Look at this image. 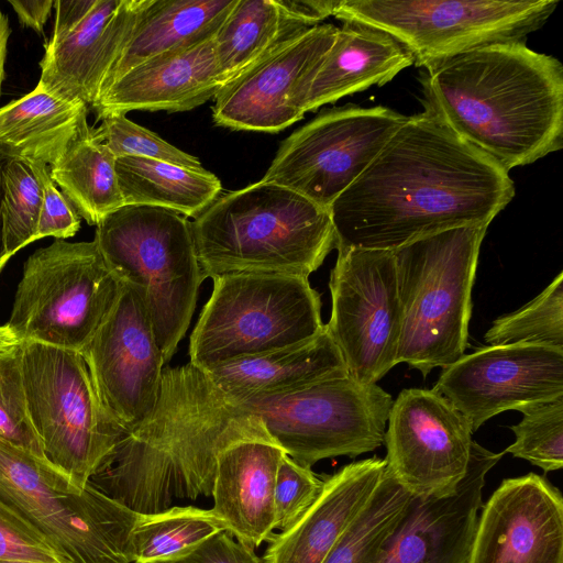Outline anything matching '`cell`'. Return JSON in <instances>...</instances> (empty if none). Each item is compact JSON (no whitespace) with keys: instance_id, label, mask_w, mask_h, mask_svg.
<instances>
[{"instance_id":"obj_1","label":"cell","mask_w":563,"mask_h":563,"mask_svg":"<svg viewBox=\"0 0 563 563\" xmlns=\"http://www.w3.org/2000/svg\"><path fill=\"white\" fill-rule=\"evenodd\" d=\"M514 196L509 172L424 109L331 206L335 249L394 251L446 230L489 225Z\"/></svg>"},{"instance_id":"obj_2","label":"cell","mask_w":563,"mask_h":563,"mask_svg":"<svg viewBox=\"0 0 563 563\" xmlns=\"http://www.w3.org/2000/svg\"><path fill=\"white\" fill-rule=\"evenodd\" d=\"M243 439L274 442L191 363L165 367L152 413L128 432L89 483L140 514L209 497L220 453ZM275 443V442H274Z\"/></svg>"},{"instance_id":"obj_3","label":"cell","mask_w":563,"mask_h":563,"mask_svg":"<svg viewBox=\"0 0 563 563\" xmlns=\"http://www.w3.org/2000/svg\"><path fill=\"white\" fill-rule=\"evenodd\" d=\"M423 76L424 109L507 172L563 146V66L526 42L482 46Z\"/></svg>"},{"instance_id":"obj_4","label":"cell","mask_w":563,"mask_h":563,"mask_svg":"<svg viewBox=\"0 0 563 563\" xmlns=\"http://www.w3.org/2000/svg\"><path fill=\"white\" fill-rule=\"evenodd\" d=\"M190 225L205 279L232 274L308 277L336 242L330 209L262 180L219 196Z\"/></svg>"},{"instance_id":"obj_5","label":"cell","mask_w":563,"mask_h":563,"mask_svg":"<svg viewBox=\"0 0 563 563\" xmlns=\"http://www.w3.org/2000/svg\"><path fill=\"white\" fill-rule=\"evenodd\" d=\"M487 228H455L393 251L401 313L397 364L406 363L426 377L465 354L472 288Z\"/></svg>"},{"instance_id":"obj_6","label":"cell","mask_w":563,"mask_h":563,"mask_svg":"<svg viewBox=\"0 0 563 563\" xmlns=\"http://www.w3.org/2000/svg\"><path fill=\"white\" fill-rule=\"evenodd\" d=\"M109 266L139 292L165 363L191 321L202 275L190 222L172 210L125 205L93 238Z\"/></svg>"},{"instance_id":"obj_7","label":"cell","mask_w":563,"mask_h":563,"mask_svg":"<svg viewBox=\"0 0 563 563\" xmlns=\"http://www.w3.org/2000/svg\"><path fill=\"white\" fill-rule=\"evenodd\" d=\"M0 503L42 532L68 563H134L141 514L46 459L0 440Z\"/></svg>"},{"instance_id":"obj_8","label":"cell","mask_w":563,"mask_h":563,"mask_svg":"<svg viewBox=\"0 0 563 563\" xmlns=\"http://www.w3.org/2000/svg\"><path fill=\"white\" fill-rule=\"evenodd\" d=\"M212 280L189 342V363L201 371L300 344L324 328L320 295L308 277L232 274Z\"/></svg>"},{"instance_id":"obj_9","label":"cell","mask_w":563,"mask_h":563,"mask_svg":"<svg viewBox=\"0 0 563 563\" xmlns=\"http://www.w3.org/2000/svg\"><path fill=\"white\" fill-rule=\"evenodd\" d=\"M558 0H335L332 16L379 30L426 69L468 51L526 42Z\"/></svg>"},{"instance_id":"obj_10","label":"cell","mask_w":563,"mask_h":563,"mask_svg":"<svg viewBox=\"0 0 563 563\" xmlns=\"http://www.w3.org/2000/svg\"><path fill=\"white\" fill-rule=\"evenodd\" d=\"M21 366L45 459L85 488L126 432L101 404L79 351L23 342Z\"/></svg>"},{"instance_id":"obj_11","label":"cell","mask_w":563,"mask_h":563,"mask_svg":"<svg viewBox=\"0 0 563 563\" xmlns=\"http://www.w3.org/2000/svg\"><path fill=\"white\" fill-rule=\"evenodd\" d=\"M123 282L96 240H55L31 254L8 327L22 342L81 351L114 307Z\"/></svg>"},{"instance_id":"obj_12","label":"cell","mask_w":563,"mask_h":563,"mask_svg":"<svg viewBox=\"0 0 563 563\" xmlns=\"http://www.w3.org/2000/svg\"><path fill=\"white\" fill-rule=\"evenodd\" d=\"M393 397L351 376L288 394L231 402L257 418L295 462L311 468L335 456L356 457L384 443Z\"/></svg>"},{"instance_id":"obj_13","label":"cell","mask_w":563,"mask_h":563,"mask_svg":"<svg viewBox=\"0 0 563 563\" xmlns=\"http://www.w3.org/2000/svg\"><path fill=\"white\" fill-rule=\"evenodd\" d=\"M407 118L383 106L324 109L283 141L261 180L330 209Z\"/></svg>"},{"instance_id":"obj_14","label":"cell","mask_w":563,"mask_h":563,"mask_svg":"<svg viewBox=\"0 0 563 563\" xmlns=\"http://www.w3.org/2000/svg\"><path fill=\"white\" fill-rule=\"evenodd\" d=\"M329 288L325 325L349 376L376 384L397 365L401 313L394 252L339 249Z\"/></svg>"},{"instance_id":"obj_15","label":"cell","mask_w":563,"mask_h":563,"mask_svg":"<svg viewBox=\"0 0 563 563\" xmlns=\"http://www.w3.org/2000/svg\"><path fill=\"white\" fill-rule=\"evenodd\" d=\"M473 429L433 389H402L393 401L384 443L387 472L412 496L455 493L467 472Z\"/></svg>"},{"instance_id":"obj_16","label":"cell","mask_w":563,"mask_h":563,"mask_svg":"<svg viewBox=\"0 0 563 563\" xmlns=\"http://www.w3.org/2000/svg\"><path fill=\"white\" fill-rule=\"evenodd\" d=\"M475 432L488 419L563 397V350L541 344L489 345L464 354L432 388Z\"/></svg>"},{"instance_id":"obj_17","label":"cell","mask_w":563,"mask_h":563,"mask_svg":"<svg viewBox=\"0 0 563 563\" xmlns=\"http://www.w3.org/2000/svg\"><path fill=\"white\" fill-rule=\"evenodd\" d=\"M80 353L101 404L126 433L152 413L166 363L132 285L123 282L114 307Z\"/></svg>"},{"instance_id":"obj_18","label":"cell","mask_w":563,"mask_h":563,"mask_svg":"<svg viewBox=\"0 0 563 563\" xmlns=\"http://www.w3.org/2000/svg\"><path fill=\"white\" fill-rule=\"evenodd\" d=\"M338 27L314 25L282 43L214 96L217 125L277 133L302 119L318 69Z\"/></svg>"},{"instance_id":"obj_19","label":"cell","mask_w":563,"mask_h":563,"mask_svg":"<svg viewBox=\"0 0 563 563\" xmlns=\"http://www.w3.org/2000/svg\"><path fill=\"white\" fill-rule=\"evenodd\" d=\"M466 563H563V499L544 477L505 478L482 506Z\"/></svg>"},{"instance_id":"obj_20","label":"cell","mask_w":563,"mask_h":563,"mask_svg":"<svg viewBox=\"0 0 563 563\" xmlns=\"http://www.w3.org/2000/svg\"><path fill=\"white\" fill-rule=\"evenodd\" d=\"M504 454L474 441L467 472L455 493L411 496L378 563H466L486 474Z\"/></svg>"},{"instance_id":"obj_21","label":"cell","mask_w":563,"mask_h":563,"mask_svg":"<svg viewBox=\"0 0 563 563\" xmlns=\"http://www.w3.org/2000/svg\"><path fill=\"white\" fill-rule=\"evenodd\" d=\"M147 3L96 0L77 26L44 45L37 85L60 99L92 106Z\"/></svg>"},{"instance_id":"obj_22","label":"cell","mask_w":563,"mask_h":563,"mask_svg":"<svg viewBox=\"0 0 563 563\" xmlns=\"http://www.w3.org/2000/svg\"><path fill=\"white\" fill-rule=\"evenodd\" d=\"M222 87L213 36L140 63L112 82L91 108L97 120L132 110L188 111Z\"/></svg>"},{"instance_id":"obj_23","label":"cell","mask_w":563,"mask_h":563,"mask_svg":"<svg viewBox=\"0 0 563 563\" xmlns=\"http://www.w3.org/2000/svg\"><path fill=\"white\" fill-rule=\"evenodd\" d=\"M284 453L272 441L243 439L218 457L212 509L225 521L228 532L252 550L276 529L274 488Z\"/></svg>"},{"instance_id":"obj_24","label":"cell","mask_w":563,"mask_h":563,"mask_svg":"<svg viewBox=\"0 0 563 563\" xmlns=\"http://www.w3.org/2000/svg\"><path fill=\"white\" fill-rule=\"evenodd\" d=\"M385 468V460L373 456L325 476L322 492L308 510L268 540L264 562L322 563L371 498Z\"/></svg>"},{"instance_id":"obj_25","label":"cell","mask_w":563,"mask_h":563,"mask_svg":"<svg viewBox=\"0 0 563 563\" xmlns=\"http://www.w3.org/2000/svg\"><path fill=\"white\" fill-rule=\"evenodd\" d=\"M230 402L288 394L349 375L327 325L314 338L203 371Z\"/></svg>"},{"instance_id":"obj_26","label":"cell","mask_w":563,"mask_h":563,"mask_svg":"<svg viewBox=\"0 0 563 563\" xmlns=\"http://www.w3.org/2000/svg\"><path fill=\"white\" fill-rule=\"evenodd\" d=\"M413 59L390 35L364 25L343 23L311 84L306 112L383 86Z\"/></svg>"},{"instance_id":"obj_27","label":"cell","mask_w":563,"mask_h":563,"mask_svg":"<svg viewBox=\"0 0 563 563\" xmlns=\"http://www.w3.org/2000/svg\"><path fill=\"white\" fill-rule=\"evenodd\" d=\"M236 2L238 0H148L125 48L109 73L101 95L140 63L213 37Z\"/></svg>"},{"instance_id":"obj_28","label":"cell","mask_w":563,"mask_h":563,"mask_svg":"<svg viewBox=\"0 0 563 563\" xmlns=\"http://www.w3.org/2000/svg\"><path fill=\"white\" fill-rule=\"evenodd\" d=\"M88 106L51 95L41 86L0 108V142L13 145L24 161L53 166L90 126Z\"/></svg>"},{"instance_id":"obj_29","label":"cell","mask_w":563,"mask_h":563,"mask_svg":"<svg viewBox=\"0 0 563 563\" xmlns=\"http://www.w3.org/2000/svg\"><path fill=\"white\" fill-rule=\"evenodd\" d=\"M125 205L161 207L196 218L219 196L221 183L207 170L139 156L115 158Z\"/></svg>"},{"instance_id":"obj_30","label":"cell","mask_w":563,"mask_h":563,"mask_svg":"<svg viewBox=\"0 0 563 563\" xmlns=\"http://www.w3.org/2000/svg\"><path fill=\"white\" fill-rule=\"evenodd\" d=\"M308 29L288 14L278 0H238L214 35L223 86Z\"/></svg>"},{"instance_id":"obj_31","label":"cell","mask_w":563,"mask_h":563,"mask_svg":"<svg viewBox=\"0 0 563 563\" xmlns=\"http://www.w3.org/2000/svg\"><path fill=\"white\" fill-rule=\"evenodd\" d=\"M49 176L90 225L125 206L115 172V157L89 128L49 167Z\"/></svg>"},{"instance_id":"obj_32","label":"cell","mask_w":563,"mask_h":563,"mask_svg":"<svg viewBox=\"0 0 563 563\" xmlns=\"http://www.w3.org/2000/svg\"><path fill=\"white\" fill-rule=\"evenodd\" d=\"M222 531L228 532V526L212 508L173 506L159 512L141 514L133 534L134 563L177 559Z\"/></svg>"},{"instance_id":"obj_33","label":"cell","mask_w":563,"mask_h":563,"mask_svg":"<svg viewBox=\"0 0 563 563\" xmlns=\"http://www.w3.org/2000/svg\"><path fill=\"white\" fill-rule=\"evenodd\" d=\"M411 496L385 468L371 498L322 563H378Z\"/></svg>"},{"instance_id":"obj_34","label":"cell","mask_w":563,"mask_h":563,"mask_svg":"<svg viewBox=\"0 0 563 563\" xmlns=\"http://www.w3.org/2000/svg\"><path fill=\"white\" fill-rule=\"evenodd\" d=\"M484 339L489 345L532 343L563 350V273L523 307L495 319Z\"/></svg>"},{"instance_id":"obj_35","label":"cell","mask_w":563,"mask_h":563,"mask_svg":"<svg viewBox=\"0 0 563 563\" xmlns=\"http://www.w3.org/2000/svg\"><path fill=\"white\" fill-rule=\"evenodd\" d=\"M41 207V185L30 165L18 156L4 173L2 219L9 256L35 241Z\"/></svg>"},{"instance_id":"obj_36","label":"cell","mask_w":563,"mask_h":563,"mask_svg":"<svg viewBox=\"0 0 563 563\" xmlns=\"http://www.w3.org/2000/svg\"><path fill=\"white\" fill-rule=\"evenodd\" d=\"M510 429L516 440L504 452L547 472L563 466V397L530 407Z\"/></svg>"},{"instance_id":"obj_37","label":"cell","mask_w":563,"mask_h":563,"mask_svg":"<svg viewBox=\"0 0 563 563\" xmlns=\"http://www.w3.org/2000/svg\"><path fill=\"white\" fill-rule=\"evenodd\" d=\"M21 354L22 344L0 353V440L45 459L26 409Z\"/></svg>"},{"instance_id":"obj_38","label":"cell","mask_w":563,"mask_h":563,"mask_svg":"<svg viewBox=\"0 0 563 563\" xmlns=\"http://www.w3.org/2000/svg\"><path fill=\"white\" fill-rule=\"evenodd\" d=\"M101 121V125L96 129V134L115 158L139 156L192 169L203 168L196 156L179 150L154 132L132 122L123 113L107 114Z\"/></svg>"},{"instance_id":"obj_39","label":"cell","mask_w":563,"mask_h":563,"mask_svg":"<svg viewBox=\"0 0 563 563\" xmlns=\"http://www.w3.org/2000/svg\"><path fill=\"white\" fill-rule=\"evenodd\" d=\"M324 477L283 454L275 481V528L280 531L294 525L322 492Z\"/></svg>"},{"instance_id":"obj_40","label":"cell","mask_w":563,"mask_h":563,"mask_svg":"<svg viewBox=\"0 0 563 563\" xmlns=\"http://www.w3.org/2000/svg\"><path fill=\"white\" fill-rule=\"evenodd\" d=\"M0 561L68 563L42 532L2 503H0Z\"/></svg>"},{"instance_id":"obj_41","label":"cell","mask_w":563,"mask_h":563,"mask_svg":"<svg viewBox=\"0 0 563 563\" xmlns=\"http://www.w3.org/2000/svg\"><path fill=\"white\" fill-rule=\"evenodd\" d=\"M42 188V207L35 241L53 236L65 240L74 236L80 229V217L59 191L49 176L48 167L40 161H25Z\"/></svg>"},{"instance_id":"obj_42","label":"cell","mask_w":563,"mask_h":563,"mask_svg":"<svg viewBox=\"0 0 563 563\" xmlns=\"http://www.w3.org/2000/svg\"><path fill=\"white\" fill-rule=\"evenodd\" d=\"M163 563H265L254 550L241 544L229 532L209 538L189 553Z\"/></svg>"},{"instance_id":"obj_43","label":"cell","mask_w":563,"mask_h":563,"mask_svg":"<svg viewBox=\"0 0 563 563\" xmlns=\"http://www.w3.org/2000/svg\"><path fill=\"white\" fill-rule=\"evenodd\" d=\"M278 3L296 20L312 27L332 15L335 0H278Z\"/></svg>"},{"instance_id":"obj_44","label":"cell","mask_w":563,"mask_h":563,"mask_svg":"<svg viewBox=\"0 0 563 563\" xmlns=\"http://www.w3.org/2000/svg\"><path fill=\"white\" fill-rule=\"evenodd\" d=\"M96 0H57L56 19L51 38H57L77 26L91 11Z\"/></svg>"},{"instance_id":"obj_45","label":"cell","mask_w":563,"mask_h":563,"mask_svg":"<svg viewBox=\"0 0 563 563\" xmlns=\"http://www.w3.org/2000/svg\"><path fill=\"white\" fill-rule=\"evenodd\" d=\"M20 22L43 34L44 25L55 1L52 0H9Z\"/></svg>"},{"instance_id":"obj_46","label":"cell","mask_w":563,"mask_h":563,"mask_svg":"<svg viewBox=\"0 0 563 563\" xmlns=\"http://www.w3.org/2000/svg\"><path fill=\"white\" fill-rule=\"evenodd\" d=\"M20 156L19 151L11 144L0 142V273L10 260L4 246V232L2 219V200L4 195V173L8 165Z\"/></svg>"},{"instance_id":"obj_47","label":"cell","mask_w":563,"mask_h":563,"mask_svg":"<svg viewBox=\"0 0 563 563\" xmlns=\"http://www.w3.org/2000/svg\"><path fill=\"white\" fill-rule=\"evenodd\" d=\"M11 33L8 18L0 10V96L4 79V62L7 57L8 40Z\"/></svg>"},{"instance_id":"obj_48","label":"cell","mask_w":563,"mask_h":563,"mask_svg":"<svg viewBox=\"0 0 563 563\" xmlns=\"http://www.w3.org/2000/svg\"><path fill=\"white\" fill-rule=\"evenodd\" d=\"M23 342L16 334L8 327V324L0 325V353L12 350Z\"/></svg>"},{"instance_id":"obj_49","label":"cell","mask_w":563,"mask_h":563,"mask_svg":"<svg viewBox=\"0 0 563 563\" xmlns=\"http://www.w3.org/2000/svg\"><path fill=\"white\" fill-rule=\"evenodd\" d=\"M0 563H38V562H29V561H0Z\"/></svg>"}]
</instances>
